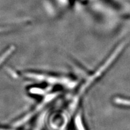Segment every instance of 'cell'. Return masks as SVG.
Here are the masks:
<instances>
[{"label":"cell","mask_w":130,"mask_h":130,"mask_svg":"<svg viewBox=\"0 0 130 130\" xmlns=\"http://www.w3.org/2000/svg\"><path fill=\"white\" fill-rule=\"evenodd\" d=\"M0 130H12V129H1V128H0Z\"/></svg>","instance_id":"7a4b0ae2"},{"label":"cell","mask_w":130,"mask_h":130,"mask_svg":"<svg viewBox=\"0 0 130 130\" xmlns=\"http://www.w3.org/2000/svg\"><path fill=\"white\" fill-rule=\"evenodd\" d=\"M25 75L30 78L35 79L36 80L46 81V83L52 84H58L64 83V80L61 78H57V77H53V76L47 75L45 74H36V73H27Z\"/></svg>","instance_id":"6da1fadb"}]
</instances>
